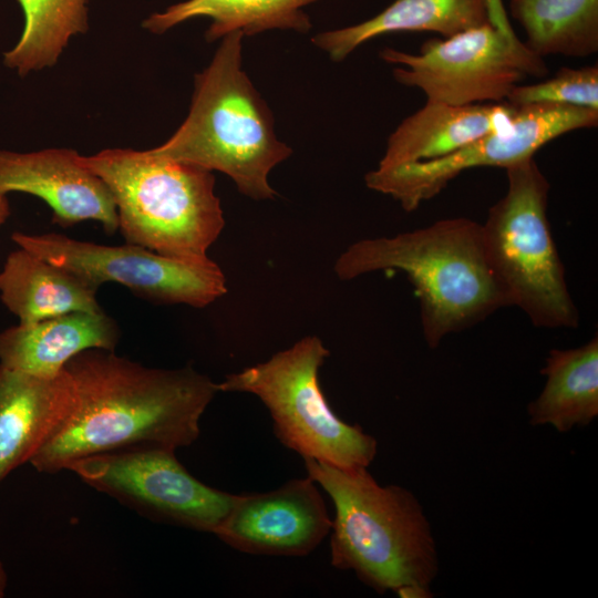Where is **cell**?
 I'll list each match as a JSON object with an SVG mask.
<instances>
[{
	"label": "cell",
	"mask_w": 598,
	"mask_h": 598,
	"mask_svg": "<svg viewBox=\"0 0 598 598\" xmlns=\"http://www.w3.org/2000/svg\"><path fill=\"white\" fill-rule=\"evenodd\" d=\"M64 369L75 403L62 427L30 460L40 473H56L73 461L111 451L188 446L219 392L218 383L190 365L148 368L113 350H84Z\"/></svg>",
	"instance_id": "1"
},
{
	"label": "cell",
	"mask_w": 598,
	"mask_h": 598,
	"mask_svg": "<svg viewBox=\"0 0 598 598\" xmlns=\"http://www.w3.org/2000/svg\"><path fill=\"white\" fill-rule=\"evenodd\" d=\"M307 475L334 506L330 561L364 585L401 598L433 597L439 571L431 525L419 499L399 485H380L368 467L343 468L303 458Z\"/></svg>",
	"instance_id": "2"
},
{
	"label": "cell",
	"mask_w": 598,
	"mask_h": 598,
	"mask_svg": "<svg viewBox=\"0 0 598 598\" xmlns=\"http://www.w3.org/2000/svg\"><path fill=\"white\" fill-rule=\"evenodd\" d=\"M404 272L420 300L426 344L442 340L508 307L485 256L482 224L465 217L391 237L361 239L336 260L341 280L379 270Z\"/></svg>",
	"instance_id": "3"
},
{
	"label": "cell",
	"mask_w": 598,
	"mask_h": 598,
	"mask_svg": "<svg viewBox=\"0 0 598 598\" xmlns=\"http://www.w3.org/2000/svg\"><path fill=\"white\" fill-rule=\"evenodd\" d=\"M243 35L234 31L223 37L209 65L195 76L187 117L151 151L221 172L251 199H274L268 175L291 148L277 138L272 114L241 68Z\"/></svg>",
	"instance_id": "4"
},
{
	"label": "cell",
	"mask_w": 598,
	"mask_h": 598,
	"mask_svg": "<svg viewBox=\"0 0 598 598\" xmlns=\"http://www.w3.org/2000/svg\"><path fill=\"white\" fill-rule=\"evenodd\" d=\"M81 158L109 187L126 243L178 259L208 258L225 227L212 171L151 150L107 148Z\"/></svg>",
	"instance_id": "5"
},
{
	"label": "cell",
	"mask_w": 598,
	"mask_h": 598,
	"mask_svg": "<svg viewBox=\"0 0 598 598\" xmlns=\"http://www.w3.org/2000/svg\"><path fill=\"white\" fill-rule=\"evenodd\" d=\"M506 194L482 224L485 256L507 306L533 326L574 329L579 313L547 217L549 182L534 157L505 169Z\"/></svg>",
	"instance_id": "6"
},
{
	"label": "cell",
	"mask_w": 598,
	"mask_h": 598,
	"mask_svg": "<svg viewBox=\"0 0 598 598\" xmlns=\"http://www.w3.org/2000/svg\"><path fill=\"white\" fill-rule=\"evenodd\" d=\"M329 354L320 338L306 336L264 362L227 374L218 390L256 395L269 411L280 443L302 458L368 467L377 455V440L359 424L341 420L321 390L319 370Z\"/></svg>",
	"instance_id": "7"
},
{
	"label": "cell",
	"mask_w": 598,
	"mask_h": 598,
	"mask_svg": "<svg viewBox=\"0 0 598 598\" xmlns=\"http://www.w3.org/2000/svg\"><path fill=\"white\" fill-rule=\"evenodd\" d=\"M380 55L402 65L393 70L399 83L420 89L426 101L457 106L506 102L523 80L548 72L543 58L515 33L507 34L492 23L431 39L419 54L385 48Z\"/></svg>",
	"instance_id": "8"
},
{
	"label": "cell",
	"mask_w": 598,
	"mask_h": 598,
	"mask_svg": "<svg viewBox=\"0 0 598 598\" xmlns=\"http://www.w3.org/2000/svg\"><path fill=\"white\" fill-rule=\"evenodd\" d=\"M11 239L97 289L102 283L116 282L153 303L204 308L228 290L223 270L209 257L185 260L128 243L99 245L55 233H14Z\"/></svg>",
	"instance_id": "9"
},
{
	"label": "cell",
	"mask_w": 598,
	"mask_h": 598,
	"mask_svg": "<svg viewBox=\"0 0 598 598\" xmlns=\"http://www.w3.org/2000/svg\"><path fill=\"white\" fill-rule=\"evenodd\" d=\"M65 470L151 519L198 532L214 533L236 498L198 481L167 447L94 454Z\"/></svg>",
	"instance_id": "10"
},
{
	"label": "cell",
	"mask_w": 598,
	"mask_h": 598,
	"mask_svg": "<svg viewBox=\"0 0 598 598\" xmlns=\"http://www.w3.org/2000/svg\"><path fill=\"white\" fill-rule=\"evenodd\" d=\"M598 125V111L565 104L517 106L508 128L486 134L462 148L431 161L369 172L365 185L391 196L413 212L461 173L477 167L508 168L534 157L563 134Z\"/></svg>",
	"instance_id": "11"
},
{
	"label": "cell",
	"mask_w": 598,
	"mask_h": 598,
	"mask_svg": "<svg viewBox=\"0 0 598 598\" xmlns=\"http://www.w3.org/2000/svg\"><path fill=\"white\" fill-rule=\"evenodd\" d=\"M331 524L318 484L307 475L269 492L236 494L213 534L246 554L301 557L320 545Z\"/></svg>",
	"instance_id": "12"
},
{
	"label": "cell",
	"mask_w": 598,
	"mask_h": 598,
	"mask_svg": "<svg viewBox=\"0 0 598 598\" xmlns=\"http://www.w3.org/2000/svg\"><path fill=\"white\" fill-rule=\"evenodd\" d=\"M81 156L71 148L0 150V194L19 192L43 199L52 209L53 223L62 227L95 220L113 234L118 229L113 196Z\"/></svg>",
	"instance_id": "13"
},
{
	"label": "cell",
	"mask_w": 598,
	"mask_h": 598,
	"mask_svg": "<svg viewBox=\"0 0 598 598\" xmlns=\"http://www.w3.org/2000/svg\"><path fill=\"white\" fill-rule=\"evenodd\" d=\"M74 403V384L65 369L44 378L0 364V483L53 437Z\"/></svg>",
	"instance_id": "14"
},
{
	"label": "cell",
	"mask_w": 598,
	"mask_h": 598,
	"mask_svg": "<svg viewBox=\"0 0 598 598\" xmlns=\"http://www.w3.org/2000/svg\"><path fill=\"white\" fill-rule=\"evenodd\" d=\"M517 106L507 102L450 105L426 101L388 138L379 168H391L448 155L471 142L509 127Z\"/></svg>",
	"instance_id": "15"
},
{
	"label": "cell",
	"mask_w": 598,
	"mask_h": 598,
	"mask_svg": "<svg viewBox=\"0 0 598 598\" xmlns=\"http://www.w3.org/2000/svg\"><path fill=\"white\" fill-rule=\"evenodd\" d=\"M116 322L103 310L72 311L0 333V364L23 373L51 378L87 349H115Z\"/></svg>",
	"instance_id": "16"
},
{
	"label": "cell",
	"mask_w": 598,
	"mask_h": 598,
	"mask_svg": "<svg viewBox=\"0 0 598 598\" xmlns=\"http://www.w3.org/2000/svg\"><path fill=\"white\" fill-rule=\"evenodd\" d=\"M96 291L68 269L21 247L9 254L0 270V298L22 324L72 311H101Z\"/></svg>",
	"instance_id": "17"
},
{
	"label": "cell",
	"mask_w": 598,
	"mask_h": 598,
	"mask_svg": "<svg viewBox=\"0 0 598 598\" xmlns=\"http://www.w3.org/2000/svg\"><path fill=\"white\" fill-rule=\"evenodd\" d=\"M491 23L486 0H394L375 17L326 31L312 42L331 60L342 61L362 43L392 32H437L444 38Z\"/></svg>",
	"instance_id": "18"
},
{
	"label": "cell",
	"mask_w": 598,
	"mask_h": 598,
	"mask_svg": "<svg viewBox=\"0 0 598 598\" xmlns=\"http://www.w3.org/2000/svg\"><path fill=\"white\" fill-rule=\"evenodd\" d=\"M540 373L546 382L527 405L530 425H551L566 433L598 416L597 334L577 348L550 350Z\"/></svg>",
	"instance_id": "19"
},
{
	"label": "cell",
	"mask_w": 598,
	"mask_h": 598,
	"mask_svg": "<svg viewBox=\"0 0 598 598\" xmlns=\"http://www.w3.org/2000/svg\"><path fill=\"white\" fill-rule=\"evenodd\" d=\"M318 0H187L153 13L143 27L153 33H163L172 27L196 17L212 20L206 31L209 42L241 31L252 35L271 29H291L307 32L311 28L302 7Z\"/></svg>",
	"instance_id": "20"
},
{
	"label": "cell",
	"mask_w": 598,
	"mask_h": 598,
	"mask_svg": "<svg viewBox=\"0 0 598 598\" xmlns=\"http://www.w3.org/2000/svg\"><path fill=\"white\" fill-rule=\"evenodd\" d=\"M536 55L585 58L598 51V0H511Z\"/></svg>",
	"instance_id": "21"
},
{
	"label": "cell",
	"mask_w": 598,
	"mask_h": 598,
	"mask_svg": "<svg viewBox=\"0 0 598 598\" xmlns=\"http://www.w3.org/2000/svg\"><path fill=\"white\" fill-rule=\"evenodd\" d=\"M24 28L3 63L20 76L53 66L70 39L89 29L87 0H18Z\"/></svg>",
	"instance_id": "22"
},
{
	"label": "cell",
	"mask_w": 598,
	"mask_h": 598,
	"mask_svg": "<svg viewBox=\"0 0 598 598\" xmlns=\"http://www.w3.org/2000/svg\"><path fill=\"white\" fill-rule=\"evenodd\" d=\"M506 102L514 106L549 103L598 111V66H564L548 80L514 86Z\"/></svg>",
	"instance_id": "23"
},
{
	"label": "cell",
	"mask_w": 598,
	"mask_h": 598,
	"mask_svg": "<svg viewBox=\"0 0 598 598\" xmlns=\"http://www.w3.org/2000/svg\"><path fill=\"white\" fill-rule=\"evenodd\" d=\"M486 6L489 22L498 30L507 34H514V31L506 17L502 0H486Z\"/></svg>",
	"instance_id": "24"
},
{
	"label": "cell",
	"mask_w": 598,
	"mask_h": 598,
	"mask_svg": "<svg viewBox=\"0 0 598 598\" xmlns=\"http://www.w3.org/2000/svg\"><path fill=\"white\" fill-rule=\"evenodd\" d=\"M10 215V207L6 195L0 194V225H2Z\"/></svg>",
	"instance_id": "25"
},
{
	"label": "cell",
	"mask_w": 598,
	"mask_h": 598,
	"mask_svg": "<svg viewBox=\"0 0 598 598\" xmlns=\"http://www.w3.org/2000/svg\"><path fill=\"white\" fill-rule=\"evenodd\" d=\"M7 587V574L2 563L0 561V598L4 596Z\"/></svg>",
	"instance_id": "26"
}]
</instances>
